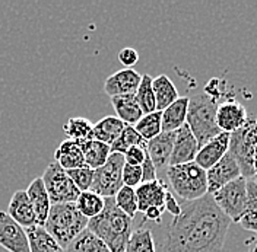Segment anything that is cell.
I'll use <instances>...</instances> for the list:
<instances>
[{"mask_svg": "<svg viewBox=\"0 0 257 252\" xmlns=\"http://www.w3.org/2000/svg\"><path fill=\"white\" fill-rule=\"evenodd\" d=\"M212 194L186 201L173 219L162 242V252H221L231 226Z\"/></svg>", "mask_w": 257, "mask_h": 252, "instance_id": "obj_1", "label": "cell"}, {"mask_svg": "<svg viewBox=\"0 0 257 252\" xmlns=\"http://www.w3.org/2000/svg\"><path fill=\"white\" fill-rule=\"evenodd\" d=\"M132 221L117 205L114 198H105V207L99 216L88 221V229L104 240L111 252H126L132 236Z\"/></svg>", "mask_w": 257, "mask_h": 252, "instance_id": "obj_2", "label": "cell"}, {"mask_svg": "<svg viewBox=\"0 0 257 252\" xmlns=\"http://www.w3.org/2000/svg\"><path fill=\"white\" fill-rule=\"evenodd\" d=\"M88 221L89 219H86L78 210L76 203L51 204L44 229L66 251V248L85 229H88Z\"/></svg>", "mask_w": 257, "mask_h": 252, "instance_id": "obj_3", "label": "cell"}, {"mask_svg": "<svg viewBox=\"0 0 257 252\" xmlns=\"http://www.w3.org/2000/svg\"><path fill=\"white\" fill-rule=\"evenodd\" d=\"M218 105V101L205 92L190 98L186 124L190 127L200 147L222 133L216 123Z\"/></svg>", "mask_w": 257, "mask_h": 252, "instance_id": "obj_4", "label": "cell"}, {"mask_svg": "<svg viewBox=\"0 0 257 252\" xmlns=\"http://www.w3.org/2000/svg\"><path fill=\"white\" fill-rule=\"evenodd\" d=\"M167 178L177 195L186 201H194L209 194L206 171L196 162L168 166Z\"/></svg>", "mask_w": 257, "mask_h": 252, "instance_id": "obj_5", "label": "cell"}, {"mask_svg": "<svg viewBox=\"0 0 257 252\" xmlns=\"http://www.w3.org/2000/svg\"><path fill=\"white\" fill-rule=\"evenodd\" d=\"M257 147V118L248 117L247 123L237 131L229 134L228 152L237 160L241 175L245 179L254 178L253 159Z\"/></svg>", "mask_w": 257, "mask_h": 252, "instance_id": "obj_6", "label": "cell"}, {"mask_svg": "<svg viewBox=\"0 0 257 252\" xmlns=\"http://www.w3.org/2000/svg\"><path fill=\"white\" fill-rule=\"evenodd\" d=\"M124 155L111 153L105 165L94 171V181L89 191L101 195L102 198H114L117 192L124 187L123 184V168Z\"/></svg>", "mask_w": 257, "mask_h": 252, "instance_id": "obj_7", "label": "cell"}, {"mask_svg": "<svg viewBox=\"0 0 257 252\" xmlns=\"http://www.w3.org/2000/svg\"><path fill=\"white\" fill-rule=\"evenodd\" d=\"M43 181L51 200V204H63V203H76L79 198L80 191L56 160L48 163L47 169L43 173Z\"/></svg>", "mask_w": 257, "mask_h": 252, "instance_id": "obj_8", "label": "cell"}, {"mask_svg": "<svg viewBox=\"0 0 257 252\" xmlns=\"http://www.w3.org/2000/svg\"><path fill=\"white\" fill-rule=\"evenodd\" d=\"M212 197L226 217L234 223H240L247 208V179L240 176L213 192Z\"/></svg>", "mask_w": 257, "mask_h": 252, "instance_id": "obj_9", "label": "cell"}, {"mask_svg": "<svg viewBox=\"0 0 257 252\" xmlns=\"http://www.w3.org/2000/svg\"><path fill=\"white\" fill-rule=\"evenodd\" d=\"M0 246L9 252H31L27 229L16 223L8 211H0Z\"/></svg>", "mask_w": 257, "mask_h": 252, "instance_id": "obj_10", "label": "cell"}, {"mask_svg": "<svg viewBox=\"0 0 257 252\" xmlns=\"http://www.w3.org/2000/svg\"><path fill=\"white\" fill-rule=\"evenodd\" d=\"M206 175H208L209 194L216 192L218 189L225 187L226 184L242 176L237 160L229 152L216 165H213L209 171H206Z\"/></svg>", "mask_w": 257, "mask_h": 252, "instance_id": "obj_11", "label": "cell"}, {"mask_svg": "<svg viewBox=\"0 0 257 252\" xmlns=\"http://www.w3.org/2000/svg\"><path fill=\"white\" fill-rule=\"evenodd\" d=\"M199 150H200V146H199L197 139L194 137L190 127L184 124L176 131V140H174V147H173V155L170 159V166L194 162Z\"/></svg>", "mask_w": 257, "mask_h": 252, "instance_id": "obj_12", "label": "cell"}, {"mask_svg": "<svg viewBox=\"0 0 257 252\" xmlns=\"http://www.w3.org/2000/svg\"><path fill=\"white\" fill-rule=\"evenodd\" d=\"M142 82V76L133 69H121L107 78L104 83V92L110 98L123 96V95H135L139 85Z\"/></svg>", "mask_w": 257, "mask_h": 252, "instance_id": "obj_13", "label": "cell"}, {"mask_svg": "<svg viewBox=\"0 0 257 252\" xmlns=\"http://www.w3.org/2000/svg\"><path fill=\"white\" fill-rule=\"evenodd\" d=\"M248 120L247 111L237 101H225L218 105L216 123L222 133H234Z\"/></svg>", "mask_w": 257, "mask_h": 252, "instance_id": "obj_14", "label": "cell"}, {"mask_svg": "<svg viewBox=\"0 0 257 252\" xmlns=\"http://www.w3.org/2000/svg\"><path fill=\"white\" fill-rule=\"evenodd\" d=\"M176 140V133H165L162 131L160 136L149 140L146 144L148 156L155 165L157 171H167L170 166V159L173 155V147Z\"/></svg>", "mask_w": 257, "mask_h": 252, "instance_id": "obj_15", "label": "cell"}, {"mask_svg": "<svg viewBox=\"0 0 257 252\" xmlns=\"http://www.w3.org/2000/svg\"><path fill=\"white\" fill-rule=\"evenodd\" d=\"M228 149H229V133H221L219 136L213 137L212 140H209L206 144L200 147L194 162L202 169L209 171L228 153Z\"/></svg>", "mask_w": 257, "mask_h": 252, "instance_id": "obj_16", "label": "cell"}, {"mask_svg": "<svg viewBox=\"0 0 257 252\" xmlns=\"http://www.w3.org/2000/svg\"><path fill=\"white\" fill-rule=\"evenodd\" d=\"M8 214L19 223L24 229H31L37 226V216L31 204V200L24 189H18L12 195L9 205H8Z\"/></svg>", "mask_w": 257, "mask_h": 252, "instance_id": "obj_17", "label": "cell"}, {"mask_svg": "<svg viewBox=\"0 0 257 252\" xmlns=\"http://www.w3.org/2000/svg\"><path fill=\"white\" fill-rule=\"evenodd\" d=\"M27 194L31 200V204L34 207L35 216H37V226L44 227L48 219V214H50L51 200L48 197L47 189H46L44 181L41 176H37L30 182V185L27 188Z\"/></svg>", "mask_w": 257, "mask_h": 252, "instance_id": "obj_18", "label": "cell"}, {"mask_svg": "<svg viewBox=\"0 0 257 252\" xmlns=\"http://www.w3.org/2000/svg\"><path fill=\"white\" fill-rule=\"evenodd\" d=\"M165 195H167V188H165L164 182H161L160 179L141 184L136 188L139 211L145 213L151 207L165 208Z\"/></svg>", "mask_w": 257, "mask_h": 252, "instance_id": "obj_19", "label": "cell"}, {"mask_svg": "<svg viewBox=\"0 0 257 252\" xmlns=\"http://www.w3.org/2000/svg\"><path fill=\"white\" fill-rule=\"evenodd\" d=\"M111 105L115 111V114H117V117L126 126L135 127L144 117V112L141 110V105L136 99V95L114 96V98H111Z\"/></svg>", "mask_w": 257, "mask_h": 252, "instance_id": "obj_20", "label": "cell"}, {"mask_svg": "<svg viewBox=\"0 0 257 252\" xmlns=\"http://www.w3.org/2000/svg\"><path fill=\"white\" fill-rule=\"evenodd\" d=\"M190 98L181 96L176 102H173L168 108L162 111V131L176 133L178 128L186 124L187 112H189Z\"/></svg>", "mask_w": 257, "mask_h": 252, "instance_id": "obj_21", "label": "cell"}, {"mask_svg": "<svg viewBox=\"0 0 257 252\" xmlns=\"http://www.w3.org/2000/svg\"><path fill=\"white\" fill-rule=\"evenodd\" d=\"M54 160L66 171L76 169L85 165V158L80 146L70 139L60 143V146L54 150Z\"/></svg>", "mask_w": 257, "mask_h": 252, "instance_id": "obj_22", "label": "cell"}, {"mask_svg": "<svg viewBox=\"0 0 257 252\" xmlns=\"http://www.w3.org/2000/svg\"><path fill=\"white\" fill-rule=\"evenodd\" d=\"M83 152V158H85V165L89 166L91 169H98L102 165H105V162L108 160L111 155V146L105 144L98 140H89V142L78 143Z\"/></svg>", "mask_w": 257, "mask_h": 252, "instance_id": "obj_23", "label": "cell"}, {"mask_svg": "<svg viewBox=\"0 0 257 252\" xmlns=\"http://www.w3.org/2000/svg\"><path fill=\"white\" fill-rule=\"evenodd\" d=\"M124 127L126 124L118 117L107 115L102 120H99L96 124H94V139L111 146L112 143L120 137Z\"/></svg>", "mask_w": 257, "mask_h": 252, "instance_id": "obj_24", "label": "cell"}, {"mask_svg": "<svg viewBox=\"0 0 257 252\" xmlns=\"http://www.w3.org/2000/svg\"><path fill=\"white\" fill-rule=\"evenodd\" d=\"M152 86H154V94H155V101H157V111L162 112L178 99V91H177L176 85L167 75H160L158 78H155L152 82Z\"/></svg>", "mask_w": 257, "mask_h": 252, "instance_id": "obj_25", "label": "cell"}, {"mask_svg": "<svg viewBox=\"0 0 257 252\" xmlns=\"http://www.w3.org/2000/svg\"><path fill=\"white\" fill-rule=\"evenodd\" d=\"M27 233L30 239L31 252H66L44 227L35 226L31 229H27Z\"/></svg>", "mask_w": 257, "mask_h": 252, "instance_id": "obj_26", "label": "cell"}, {"mask_svg": "<svg viewBox=\"0 0 257 252\" xmlns=\"http://www.w3.org/2000/svg\"><path fill=\"white\" fill-rule=\"evenodd\" d=\"M66 136L76 143L94 140V124L85 117H72L63 126Z\"/></svg>", "mask_w": 257, "mask_h": 252, "instance_id": "obj_27", "label": "cell"}, {"mask_svg": "<svg viewBox=\"0 0 257 252\" xmlns=\"http://www.w3.org/2000/svg\"><path fill=\"white\" fill-rule=\"evenodd\" d=\"M66 252H111L102 239L89 229H85L67 248Z\"/></svg>", "mask_w": 257, "mask_h": 252, "instance_id": "obj_28", "label": "cell"}, {"mask_svg": "<svg viewBox=\"0 0 257 252\" xmlns=\"http://www.w3.org/2000/svg\"><path fill=\"white\" fill-rule=\"evenodd\" d=\"M240 224L242 229L257 233V184L254 179H247V208Z\"/></svg>", "mask_w": 257, "mask_h": 252, "instance_id": "obj_29", "label": "cell"}, {"mask_svg": "<svg viewBox=\"0 0 257 252\" xmlns=\"http://www.w3.org/2000/svg\"><path fill=\"white\" fill-rule=\"evenodd\" d=\"M76 207L86 219H94L102 213L105 207V198L92 191H85L80 192L79 198L76 200Z\"/></svg>", "mask_w": 257, "mask_h": 252, "instance_id": "obj_30", "label": "cell"}, {"mask_svg": "<svg viewBox=\"0 0 257 252\" xmlns=\"http://www.w3.org/2000/svg\"><path fill=\"white\" fill-rule=\"evenodd\" d=\"M135 128L146 143L155 139L162 133V112L155 111L151 114H145Z\"/></svg>", "mask_w": 257, "mask_h": 252, "instance_id": "obj_31", "label": "cell"}, {"mask_svg": "<svg viewBox=\"0 0 257 252\" xmlns=\"http://www.w3.org/2000/svg\"><path fill=\"white\" fill-rule=\"evenodd\" d=\"M154 79L149 75L142 76V82L136 91V99L141 105V110L145 114H151L157 111V101H155V94H154V86H152Z\"/></svg>", "mask_w": 257, "mask_h": 252, "instance_id": "obj_32", "label": "cell"}, {"mask_svg": "<svg viewBox=\"0 0 257 252\" xmlns=\"http://www.w3.org/2000/svg\"><path fill=\"white\" fill-rule=\"evenodd\" d=\"M126 252H155L152 232L144 226L133 230L126 246Z\"/></svg>", "mask_w": 257, "mask_h": 252, "instance_id": "obj_33", "label": "cell"}, {"mask_svg": "<svg viewBox=\"0 0 257 252\" xmlns=\"http://www.w3.org/2000/svg\"><path fill=\"white\" fill-rule=\"evenodd\" d=\"M148 143L142 139V136L136 131V128L133 126H126L123 133L120 134V137L111 144V153H121L124 155L130 147L135 146H142L146 147Z\"/></svg>", "mask_w": 257, "mask_h": 252, "instance_id": "obj_34", "label": "cell"}, {"mask_svg": "<svg viewBox=\"0 0 257 252\" xmlns=\"http://www.w3.org/2000/svg\"><path fill=\"white\" fill-rule=\"evenodd\" d=\"M115 205L124 213L127 214L130 219H133L136 216V213L139 211L138 208V197H136V189L132 187H123L117 192V195L114 197Z\"/></svg>", "mask_w": 257, "mask_h": 252, "instance_id": "obj_35", "label": "cell"}, {"mask_svg": "<svg viewBox=\"0 0 257 252\" xmlns=\"http://www.w3.org/2000/svg\"><path fill=\"white\" fill-rule=\"evenodd\" d=\"M67 175L72 178V181L75 182V185L78 187L80 192L89 191L92 187V181H94V169H91L89 166L83 165L76 169H70L66 171Z\"/></svg>", "mask_w": 257, "mask_h": 252, "instance_id": "obj_36", "label": "cell"}, {"mask_svg": "<svg viewBox=\"0 0 257 252\" xmlns=\"http://www.w3.org/2000/svg\"><path fill=\"white\" fill-rule=\"evenodd\" d=\"M142 182H144L142 166H133V165L124 163V168H123V184L126 187H132V188L136 187L138 188Z\"/></svg>", "mask_w": 257, "mask_h": 252, "instance_id": "obj_37", "label": "cell"}, {"mask_svg": "<svg viewBox=\"0 0 257 252\" xmlns=\"http://www.w3.org/2000/svg\"><path fill=\"white\" fill-rule=\"evenodd\" d=\"M148 156L146 147L142 146H135L130 147L127 152L124 153V160L127 165H133V166H142V163L145 162V159Z\"/></svg>", "mask_w": 257, "mask_h": 252, "instance_id": "obj_38", "label": "cell"}, {"mask_svg": "<svg viewBox=\"0 0 257 252\" xmlns=\"http://www.w3.org/2000/svg\"><path fill=\"white\" fill-rule=\"evenodd\" d=\"M118 62L124 66V69H132L139 62V53L133 47H124L118 51Z\"/></svg>", "mask_w": 257, "mask_h": 252, "instance_id": "obj_39", "label": "cell"}, {"mask_svg": "<svg viewBox=\"0 0 257 252\" xmlns=\"http://www.w3.org/2000/svg\"><path fill=\"white\" fill-rule=\"evenodd\" d=\"M158 171L155 168V165L152 163V160L149 156H146L145 162L142 163V176H144V182H152L158 179ZM142 182V184H144Z\"/></svg>", "mask_w": 257, "mask_h": 252, "instance_id": "obj_40", "label": "cell"}, {"mask_svg": "<svg viewBox=\"0 0 257 252\" xmlns=\"http://www.w3.org/2000/svg\"><path fill=\"white\" fill-rule=\"evenodd\" d=\"M165 210L168 213H171L174 217H177L181 213V205L177 203V200L174 198V195L167 189V195H165Z\"/></svg>", "mask_w": 257, "mask_h": 252, "instance_id": "obj_41", "label": "cell"}, {"mask_svg": "<svg viewBox=\"0 0 257 252\" xmlns=\"http://www.w3.org/2000/svg\"><path fill=\"white\" fill-rule=\"evenodd\" d=\"M164 210L165 208H160V207H151L145 211V220L155 221V223H161L162 219V214H164Z\"/></svg>", "mask_w": 257, "mask_h": 252, "instance_id": "obj_42", "label": "cell"}, {"mask_svg": "<svg viewBox=\"0 0 257 252\" xmlns=\"http://www.w3.org/2000/svg\"><path fill=\"white\" fill-rule=\"evenodd\" d=\"M245 246H247V252H257V235L247 239Z\"/></svg>", "mask_w": 257, "mask_h": 252, "instance_id": "obj_43", "label": "cell"}, {"mask_svg": "<svg viewBox=\"0 0 257 252\" xmlns=\"http://www.w3.org/2000/svg\"><path fill=\"white\" fill-rule=\"evenodd\" d=\"M253 169H254V176H257V147L254 152V159H253Z\"/></svg>", "mask_w": 257, "mask_h": 252, "instance_id": "obj_44", "label": "cell"}, {"mask_svg": "<svg viewBox=\"0 0 257 252\" xmlns=\"http://www.w3.org/2000/svg\"><path fill=\"white\" fill-rule=\"evenodd\" d=\"M253 179H254V181H256V184H257V176H254V178H253Z\"/></svg>", "mask_w": 257, "mask_h": 252, "instance_id": "obj_45", "label": "cell"}]
</instances>
